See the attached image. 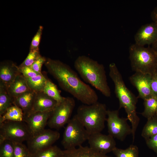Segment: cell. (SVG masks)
<instances>
[{"label":"cell","instance_id":"obj_1","mask_svg":"<svg viewBox=\"0 0 157 157\" xmlns=\"http://www.w3.org/2000/svg\"><path fill=\"white\" fill-rule=\"evenodd\" d=\"M45 65L63 90L83 104L90 105L98 101L95 91L82 81L69 66L58 60L46 58Z\"/></svg>","mask_w":157,"mask_h":157},{"label":"cell","instance_id":"obj_2","mask_svg":"<svg viewBox=\"0 0 157 157\" xmlns=\"http://www.w3.org/2000/svg\"><path fill=\"white\" fill-rule=\"evenodd\" d=\"M109 67V75L114 84L115 92L119 100V108L124 109L127 114V118L131 124V135L133 142L140 122L136 110L138 98L126 87L116 64L112 63L110 64Z\"/></svg>","mask_w":157,"mask_h":157},{"label":"cell","instance_id":"obj_3","mask_svg":"<svg viewBox=\"0 0 157 157\" xmlns=\"http://www.w3.org/2000/svg\"><path fill=\"white\" fill-rule=\"evenodd\" d=\"M74 67L82 78L100 91L106 97L111 93L108 84L104 65L89 57L78 56L74 62Z\"/></svg>","mask_w":157,"mask_h":157},{"label":"cell","instance_id":"obj_4","mask_svg":"<svg viewBox=\"0 0 157 157\" xmlns=\"http://www.w3.org/2000/svg\"><path fill=\"white\" fill-rule=\"evenodd\" d=\"M107 111L105 104L97 101L80 105L75 115L90 135L101 132L105 128Z\"/></svg>","mask_w":157,"mask_h":157},{"label":"cell","instance_id":"obj_5","mask_svg":"<svg viewBox=\"0 0 157 157\" xmlns=\"http://www.w3.org/2000/svg\"><path fill=\"white\" fill-rule=\"evenodd\" d=\"M129 51L131 67L135 72L151 76L157 72V52L151 47L134 43L130 46Z\"/></svg>","mask_w":157,"mask_h":157},{"label":"cell","instance_id":"obj_6","mask_svg":"<svg viewBox=\"0 0 157 157\" xmlns=\"http://www.w3.org/2000/svg\"><path fill=\"white\" fill-rule=\"evenodd\" d=\"M61 141L65 150L82 145L88 140L90 135L75 115L67 124Z\"/></svg>","mask_w":157,"mask_h":157},{"label":"cell","instance_id":"obj_7","mask_svg":"<svg viewBox=\"0 0 157 157\" xmlns=\"http://www.w3.org/2000/svg\"><path fill=\"white\" fill-rule=\"evenodd\" d=\"M33 135L24 121H5L0 123V142L8 140L13 142L22 143Z\"/></svg>","mask_w":157,"mask_h":157},{"label":"cell","instance_id":"obj_8","mask_svg":"<svg viewBox=\"0 0 157 157\" xmlns=\"http://www.w3.org/2000/svg\"><path fill=\"white\" fill-rule=\"evenodd\" d=\"M75 105L73 97H64L61 101L57 103L48 120V125L56 129L63 127L70 119Z\"/></svg>","mask_w":157,"mask_h":157},{"label":"cell","instance_id":"obj_9","mask_svg":"<svg viewBox=\"0 0 157 157\" xmlns=\"http://www.w3.org/2000/svg\"><path fill=\"white\" fill-rule=\"evenodd\" d=\"M128 120L127 118L119 117L118 110H107L106 121L108 134L120 141H124L127 136L132 133Z\"/></svg>","mask_w":157,"mask_h":157},{"label":"cell","instance_id":"obj_10","mask_svg":"<svg viewBox=\"0 0 157 157\" xmlns=\"http://www.w3.org/2000/svg\"><path fill=\"white\" fill-rule=\"evenodd\" d=\"M60 136L57 131L45 129L27 141V148L31 154L35 153L52 146Z\"/></svg>","mask_w":157,"mask_h":157},{"label":"cell","instance_id":"obj_11","mask_svg":"<svg viewBox=\"0 0 157 157\" xmlns=\"http://www.w3.org/2000/svg\"><path fill=\"white\" fill-rule=\"evenodd\" d=\"M53 110L31 112L24 115L23 121L27 124L33 136L45 129Z\"/></svg>","mask_w":157,"mask_h":157},{"label":"cell","instance_id":"obj_12","mask_svg":"<svg viewBox=\"0 0 157 157\" xmlns=\"http://www.w3.org/2000/svg\"><path fill=\"white\" fill-rule=\"evenodd\" d=\"M88 140L90 148L104 154L112 152L116 147L114 138L101 132L90 135Z\"/></svg>","mask_w":157,"mask_h":157},{"label":"cell","instance_id":"obj_13","mask_svg":"<svg viewBox=\"0 0 157 157\" xmlns=\"http://www.w3.org/2000/svg\"><path fill=\"white\" fill-rule=\"evenodd\" d=\"M151 76L148 74L135 72L130 77V82L138 91V98L144 100L154 95L151 87Z\"/></svg>","mask_w":157,"mask_h":157},{"label":"cell","instance_id":"obj_14","mask_svg":"<svg viewBox=\"0 0 157 157\" xmlns=\"http://www.w3.org/2000/svg\"><path fill=\"white\" fill-rule=\"evenodd\" d=\"M135 43L140 46L152 45L157 40V22H152L141 26L134 36Z\"/></svg>","mask_w":157,"mask_h":157},{"label":"cell","instance_id":"obj_15","mask_svg":"<svg viewBox=\"0 0 157 157\" xmlns=\"http://www.w3.org/2000/svg\"><path fill=\"white\" fill-rule=\"evenodd\" d=\"M21 73L18 66L12 61L6 60L1 63L0 82L6 86Z\"/></svg>","mask_w":157,"mask_h":157},{"label":"cell","instance_id":"obj_16","mask_svg":"<svg viewBox=\"0 0 157 157\" xmlns=\"http://www.w3.org/2000/svg\"><path fill=\"white\" fill-rule=\"evenodd\" d=\"M57 103L55 100L48 96L43 92H36L32 109L30 113L53 110Z\"/></svg>","mask_w":157,"mask_h":157},{"label":"cell","instance_id":"obj_17","mask_svg":"<svg viewBox=\"0 0 157 157\" xmlns=\"http://www.w3.org/2000/svg\"><path fill=\"white\" fill-rule=\"evenodd\" d=\"M63 157H113L99 153L89 147L82 145L77 148L63 150Z\"/></svg>","mask_w":157,"mask_h":157},{"label":"cell","instance_id":"obj_18","mask_svg":"<svg viewBox=\"0 0 157 157\" xmlns=\"http://www.w3.org/2000/svg\"><path fill=\"white\" fill-rule=\"evenodd\" d=\"M36 92L30 90L14 99V104L22 110L24 115L31 111Z\"/></svg>","mask_w":157,"mask_h":157},{"label":"cell","instance_id":"obj_19","mask_svg":"<svg viewBox=\"0 0 157 157\" xmlns=\"http://www.w3.org/2000/svg\"><path fill=\"white\" fill-rule=\"evenodd\" d=\"M6 87L8 93L14 99L30 90L25 77L21 73Z\"/></svg>","mask_w":157,"mask_h":157},{"label":"cell","instance_id":"obj_20","mask_svg":"<svg viewBox=\"0 0 157 157\" xmlns=\"http://www.w3.org/2000/svg\"><path fill=\"white\" fill-rule=\"evenodd\" d=\"M14 98L8 93L6 86L0 82V116L9 108L15 105Z\"/></svg>","mask_w":157,"mask_h":157},{"label":"cell","instance_id":"obj_21","mask_svg":"<svg viewBox=\"0 0 157 157\" xmlns=\"http://www.w3.org/2000/svg\"><path fill=\"white\" fill-rule=\"evenodd\" d=\"M143 116L147 119L157 116V96L154 95L144 100Z\"/></svg>","mask_w":157,"mask_h":157},{"label":"cell","instance_id":"obj_22","mask_svg":"<svg viewBox=\"0 0 157 157\" xmlns=\"http://www.w3.org/2000/svg\"><path fill=\"white\" fill-rule=\"evenodd\" d=\"M24 114L22 109L14 105L8 108L4 114L0 116V123L6 120L22 122Z\"/></svg>","mask_w":157,"mask_h":157},{"label":"cell","instance_id":"obj_23","mask_svg":"<svg viewBox=\"0 0 157 157\" xmlns=\"http://www.w3.org/2000/svg\"><path fill=\"white\" fill-rule=\"evenodd\" d=\"M25 78L30 90L36 92H43L47 78L42 74L32 77Z\"/></svg>","mask_w":157,"mask_h":157},{"label":"cell","instance_id":"obj_24","mask_svg":"<svg viewBox=\"0 0 157 157\" xmlns=\"http://www.w3.org/2000/svg\"><path fill=\"white\" fill-rule=\"evenodd\" d=\"M147 119L141 133L145 140L157 134V116Z\"/></svg>","mask_w":157,"mask_h":157},{"label":"cell","instance_id":"obj_25","mask_svg":"<svg viewBox=\"0 0 157 157\" xmlns=\"http://www.w3.org/2000/svg\"><path fill=\"white\" fill-rule=\"evenodd\" d=\"M63 150L56 145H52L31 154L30 157H63Z\"/></svg>","mask_w":157,"mask_h":157},{"label":"cell","instance_id":"obj_26","mask_svg":"<svg viewBox=\"0 0 157 157\" xmlns=\"http://www.w3.org/2000/svg\"><path fill=\"white\" fill-rule=\"evenodd\" d=\"M43 92L57 103L61 101L64 97L61 95L56 86L47 78Z\"/></svg>","mask_w":157,"mask_h":157},{"label":"cell","instance_id":"obj_27","mask_svg":"<svg viewBox=\"0 0 157 157\" xmlns=\"http://www.w3.org/2000/svg\"><path fill=\"white\" fill-rule=\"evenodd\" d=\"M112 152L116 157H139L138 147L133 144L125 149L116 147Z\"/></svg>","mask_w":157,"mask_h":157},{"label":"cell","instance_id":"obj_28","mask_svg":"<svg viewBox=\"0 0 157 157\" xmlns=\"http://www.w3.org/2000/svg\"><path fill=\"white\" fill-rule=\"evenodd\" d=\"M14 157L13 142L8 140H4L0 142V157Z\"/></svg>","mask_w":157,"mask_h":157},{"label":"cell","instance_id":"obj_29","mask_svg":"<svg viewBox=\"0 0 157 157\" xmlns=\"http://www.w3.org/2000/svg\"><path fill=\"white\" fill-rule=\"evenodd\" d=\"M14 157H30L31 154L27 148L22 143L13 142Z\"/></svg>","mask_w":157,"mask_h":157},{"label":"cell","instance_id":"obj_30","mask_svg":"<svg viewBox=\"0 0 157 157\" xmlns=\"http://www.w3.org/2000/svg\"><path fill=\"white\" fill-rule=\"evenodd\" d=\"M40 55L39 49L29 50L26 58L19 66H31Z\"/></svg>","mask_w":157,"mask_h":157},{"label":"cell","instance_id":"obj_31","mask_svg":"<svg viewBox=\"0 0 157 157\" xmlns=\"http://www.w3.org/2000/svg\"><path fill=\"white\" fill-rule=\"evenodd\" d=\"M43 30V27L42 26H40L36 33L31 41L29 50L39 49V46Z\"/></svg>","mask_w":157,"mask_h":157},{"label":"cell","instance_id":"obj_32","mask_svg":"<svg viewBox=\"0 0 157 157\" xmlns=\"http://www.w3.org/2000/svg\"><path fill=\"white\" fill-rule=\"evenodd\" d=\"M18 67L20 72L25 77H32L42 74L35 71L31 66Z\"/></svg>","mask_w":157,"mask_h":157},{"label":"cell","instance_id":"obj_33","mask_svg":"<svg viewBox=\"0 0 157 157\" xmlns=\"http://www.w3.org/2000/svg\"><path fill=\"white\" fill-rule=\"evenodd\" d=\"M46 58L40 55L31 66L32 68L35 72L41 73L42 65L45 63Z\"/></svg>","mask_w":157,"mask_h":157},{"label":"cell","instance_id":"obj_34","mask_svg":"<svg viewBox=\"0 0 157 157\" xmlns=\"http://www.w3.org/2000/svg\"><path fill=\"white\" fill-rule=\"evenodd\" d=\"M146 145L153 150L157 156V134L145 140Z\"/></svg>","mask_w":157,"mask_h":157},{"label":"cell","instance_id":"obj_35","mask_svg":"<svg viewBox=\"0 0 157 157\" xmlns=\"http://www.w3.org/2000/svg\"><path fill=\"white\" fill-rule=\"evenodd\" d=\"M151 87L153 94L157 96V72L152 76Z\"/></svg>","mask_w":157,"mask_h":157},{"label":"cell","instance_id":"obj_36","mask_svg":"<svg viewBox=\"0 0 157 157\" xmlns=\"http://www.w3.org/2000/svg\"><path fill=\"white\" fill-rule=\"evenodd\" d=\"M151 17L153 22H157V5L151 13Z\"/></svg>","mask_w":157,"mask_h":157},{"label":"cell","instance_id":"obj_37","mask_svg":"<svg viewBox=\"0 0 157 157\" xmlns=\"http://www.w3.org/2000/svg\"><path fill=\"white\" fill-rule=\"evenodd\" d=\"M151 47L157 52V40L151 45Z\"/></svg>","mask_w":157,"mask_h":157},{"label":"cell","instance_id":"obj_38","mask_svg":"<svg viewBox=\"0 0 157 157\" xmlns=\"http://www.w3.org/2000/svg\"><path fill=\"white\" fill-rule=\"evenodd\" d=\"M157 157V156H156V157Z\"/></svg>","mask_w":157,"mask_h":157}]
</instances>
